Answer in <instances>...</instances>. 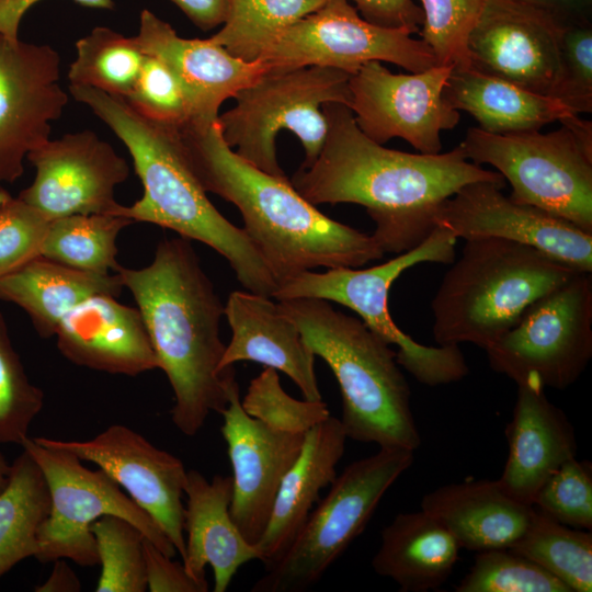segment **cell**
<instances>
[{
  "label": "cell",
  "instance_id": "36",
  "mask_svg": "<svg viewBox=\"0 0 592 592\" xmlns=\"http://www.w3.org/2000/svg\"><path fill=\"white\" fill-rule=\"evenodd\" d=\"M101 573L96 592L147 591L144 534L130 522L104 515L91 527Z\"/></svg>",
  "mask_w": 592,
  "mask_h": 592
},
{
  "label": "cell",
  "instance_id": "33",
  "mask_svg": "<svg viewBox=\"0 0 592 592\" xmlns=\"http://www.w3.org/2000/svg\"><path fill=\"white\" fill-rule=\"evenodd\" d=\"M510 548L539 565L571 592H591V531L561 524L534 508L526 530Z\"/></svg>",
  "mask_w": 592,
  "mask_h": 592
},
{
  "label": "cell",
  "instance_id": "41",
  "mask_svg": "<svg viewBox=\"0 0 592 592\" xmlns=\"http://www.w3.org/2000/svg\"><path fill=\"white\" fill-rule=\"evenodd\" d=\"M532 505L561 524L591 531V463L577 457L566 462L540 487Z\"/></svg>",
  "mask_w": 592,
  "mask_h": 592
},
{
  "label": "cell",
  "instance_id": "16",
  "mask_svg": "<svg viewBox=\"0 0 592 592\" xmlns=\"http://www.w3.org/2000/svg\"><path fill=\"white\" fill-rule=\"evenodd\" d=\"M35 178L18 197L48 220L75 214L117 215L115 187L129 175L127 161L92 130L48 139L26 157Z\"/></svg>",
  "mask_w": 592,
  "mask_h": 592
},
{
  "label": "cell",
  "instance_id": "28",
  "mask_svg": "<svg viewBox=\"0 0 592 592\" xmlns=\"http://www.w3.org/2000/svg\"><path fill=\"white\" fill-rule=\"evenodd\" d=\"M460 549L453 534L423 510L399 513L383 528L372 567L402 592H426L447 580Z\"/></svg>",
  "mask_w": 592,
  "mask_h": 592
},
{
  "label": "cell",
  "instance_id": "43",
  "mask_svg": "<svg viewBox=\"0 0 592 592\" xmlns=\"http://www.w3.org/2000/svg\"><path fill=\"white\" fill-rule=\"evenodd\" d=\"M49 223L20 197L0 202V277L41 255Z\"/></svg>",
  "mask_w": 592,
  "mask_h": 592
},
{
  "label": "cell",
  "instance_id": "51",
  "mask_svg": "<svg viewBox=\"0 0 592 592\" xmlns=\"http://www.w3.org/2000/svg\"><path fill=\"white\" fill-rule=\"evenodd\" d=\"M11 465L8 463L5 457L0 453V492L4 489L8 483L10 476Z\"/></svg>",
  "mask_w": 592,
  "mask_h": 592
},
{
  "label": "cell",
  "instance_id": "17",
  "mask_svg": "<svg viewBox=\"0 0 592 592\" xmlns=\"http://www.w3.org/2000/svg\"><path fill=\"white\" fill-rule=\"evenodd\" d=\"M59 80L52 46L0 35V183L15 182L27 155L49 139L68 103Z\"/></svg>",
  "mask_w": 592,
  "mask_h": 592
},
{
  "label": "cell",
  "instance_id": "21",
  "mask_svg": "<svg viewBox=\"0 0 592 592\" xmlns=\"http://www.w3.org/2000/svg\"><path fill=\"white\" fill-rule=\"evenodd\" d=\"M146 55L158 58L186 91L196 123L218 118L221 103L250 86L267 66L260 59L246 61L229 54L210 38H184L166 21L145 9L135 36Z\"/></svg>",
  "mask_w": 592,
  "mask_h": 592
},
{
  "label": "cell",
  "instance_id": "6",
  "mask_svg": "<svg viewBox=\"0 0 592 592\" xmlns=\"http://www.w3.org/2000/svg\"><path fill=\"white\" fill-rule=\"evenodd\" d=\"M465 241L431 301L439 345L471 343L486 351L534 301L579 272L526 244Z\"/></svg>",
  "mask_w": 592,
  "mask_h": 592
},
{
  "label": "cell",
  "instance_id": "44",
  "mask_svg": "<svg viewBox=\"0 0 592 592\" xmlns=\"http://www.w3.org/2000/svg\"><path fill=\"white\" fill-rule=\"evenodd\" d=\"M553 98L577 114L592 112V24L563 29Z\"/></svg>",
  "mask_w": 592,
  "mask_h": 592
},
{
  "label": "cell",
  "instance_id": "38",
  "mask_svg": "<svg viewBox=\"0 0 592 592\" xmlns=\"http://www.w3.org/2000/svg\"><path fill=\"white\" fill-rule=\"evenodd\" d=\"M240 403L244 412L282 432L305 434L331 414L322 400H298L281 385L276 369H264L251 379Z\"/></svg>",
  "mask_w": 592,
  "mask_h": 592
},
{
  "label": "cell",
  "instance_id": "37",
  "mask_svg": "<svg viewBox=\"0 0 592 592\" xmlns=\"http://www.w3.org/2000/svg\"><path fill=\"white\" fill-rule=\"evenodd\" d=\"M456 592H571L536 562L511 548L477 551Z\"/></svg>",
  "mask_w": 592,
  "mask_h": 592
},
{
  "label": "cell",
  "instance_id": "23",
  "mask_svg": "<svg viewBox=\"0 0 592 592\" xmlns=\"http://www.w3.org/2000/svg\"><path fill=\"white\" fill-rule=\"evenodd\" d=\"M231 329L219 368L225 371L240 361L260 363L287 375L308 400H322L315 354L305 343L297 326L285 316L270 296L234 291L224 305Z\"/></svg>",
  "mask_w": 592,
  "mask_h": 592
},
{
  "label": "cell",
  "instance_id": "5",
  "mask_svg": "<svg viewBox=\"0 0 592 592\" xmlns=\"http://www.w3.org/2000/svg\"><path fill=\"white\" fill-rule=\"evenodd\" d=\"M305 343L332 371L341 391L340 422L348 439L415 451L421 436L411 390L396 351L362 320L318 298L277 300Z\"/></svg>",
  "mask_w": 592,
  "mask_h": 592
},
{
  "label": "cell",
  "instance_id": "25",
  "mask_svg": "<svg viewBox=\"0 0 592 592\" xmlns=\"http://www.w3.org/2000/svg\"><path fill=\"white\" fill-rule=\"evenodd\" d=\"M184 494L186 537L182 563L198 581H207L205 566L209 565L214 574L213 590L225 592L242 565L260 560L257 546L243 537L232 520V478L215 475L208 481L200 471L191 469Z\"/></svg>",
  "mask_w": 592,
  "mask_h": 592
},
{
  "label": "cell",
  "instance_id": "19",
  "mask_svg": "<svg viewBox=\"0 0 592 592\" xmlns=\"http://www.w3.org/2000/svg\"><path fill=\"white\" fill-rule=\"evenodd\" d=\"M565 26L519 0H485L467 41L469 66L553 98Z\"/></svg>",
  "mask_w": 592,
  "mask_h": 592
},
{
  "label": "cell",
  "instance_id": "8",
  "mask_svg": "<svg viewBox=\"0 0 592 592\" xmlns=\"http://www.w3.org/2000/svg\"><path fill=\"white\" fill-rule=\"evenodd\" d=\"M476 164L497 169L517 203L592 234V123L578 115L549 133L492 134L471 127L459 145Z\"/></svg>",
  "mask_w": 592,
  "mask_h": 592
},
{
  "label": "cell",
  "instance_id": "46",
  "mask_svg": "<svg viewBox=\"0 0 592 592\" xmlns=\"http://www.w3.org/2000/svg\"><path fill=\"white\" fill-rule=\"evenodd\" d=\"M361 16L373 24L409 34L419 33L423 12L413 0H351Z\"/></svg>",
  "mask_w": 592,
  "mask_h": 592
},
{
  "label": "cell",
  "instance_id": "52",
  "mask_svg": "<svg viewBox=\"0 0 592 592\" xmlns=\"http://www.w3.org/2000/svg\"><path fill=\"white\" fill-rule=\"evenodd\" d=\"M10 194L5 191L0 189V202L7 198Z\"/></svg>",
  "mask_w": 592,
  "mask_h": 592
},
{
  "label": "cell",
  "instance_id": "3",
  "mask_svg": "<svg viewBox=\"0 0 592 592\" xmlns=\"http://www.w3.org/2000/svg\"><path fill=\"white\" fill-rule=\"evenodd\" d=\"M175 128L202 186L239 209L244 231L277 285L304 271L360 267L385 254L373 235L322 214L287 177L269 174L239 157L223 139L218 118Z\"/></svg>",
  "mask_w": 592,
  "mask_h": 592
},
{
  "label": "cell",
  "instance_id": "4",
  "mask_svg": "<svg viewBox=\"0 0 592 592\" xmlns=\"http://www.w3.org/2000/svg\"><path fill=\"white\" fill-rule=\"evenodd\" d=\"M69 92L113 130L133 159L144 193L134 204L122 205L117 215L210 247L228 261L242 287L272 297L277 286L273 273L244 229L209 201L177 128L147 119L124 99L101 90L69 84Z\"/></svg>",
  "mask_w": 592,
  "mask_h": 592
},
{
  "label": "cell",
  "instance_id": "10",
  "mask_svg": "<svg viewBox=\"0 0 592 592\" xmlns=\"http://www.w3.org/2000/svg\"><path fill=\"white\" fill-rule=\"evenodd\" d=\"M414 460V452L379 447L348 465L330 483L286 550L252 585V592H304L318 583L362 534L382 498Z\"/></svg>",
  "mask_w": 592,
  "mask_h": 592
},
{
  "label": "cell",
  "instance_id": "35",
  "mask_svg": "<svg viewBox=\"0 0 592 592\" xmlns=\"http://www.w3.org/2000/svg\"><path fill=\"white\" fill-rule=\"evenodd\" d=\"M146 54L135 36L104 26L93 29L76 43L70 64V84L86 86L126 99L136 84Z\"/></svg>",
  "mask_w": 592,
  "mask_h": 592
},
{
  "label": "cell",
  "instance_id": "22",
  "mask_svg": "<svg viewBox=\"0 0 592 592\" xmlns=\"http://www.w3.org/2000/svg\"><path fill=\"white\" fill-rule=\"evenodd\" d=\"M55 337L71 363L114 375L137 376L159 368L143 317L106 294L78 304L60 321Z\"/></svg>",
  "mask_w": 592,
  "mask_h": 592
},
{
  "label": "cell",
  "instance_id": "7",
  "mask_svg": "<svg viewBox=\"0 0 592 592\" xmlns=\"http://www.w3.org/2000/svg\"><path fill=\"white\" fill-rule=\"evenodd\" d=\"M456 241L449 231L435 227L422 243L385 263L365 270L304 271L281 282L272 297L277 300L318 298L348 307L375 334L397 346L398 364L419 383L430 387L455 383L469 373L459 345L428 346L414 341L391 319L388 293L392 283L409 267L424 262L452 263Z\"/></svg>",
  "mask_w": 592,
  "mask_h": 592
},
{
  "label": "cell",
  "instance_id": "1",
  "mask_svg": "<svg viewBox=\"0 0 592 592\" xmlns=\"http://www.w3.org/2000/svg\"><path fill=\"white\" fill-rule=\"evenodd\" d=\"M322 110L328 121L323 147L291 183L314 205L363 206L384 253L400 254L422 243L434 230L442 204L463 186L505 185L499 172L471 162L459 146L433 155L389 149L357 127L349 106L326 103Z\"/></svg>",
  "mask_w": 592,
  "mask_h": 592
},
{
  "label": "cell",
  "instance_id": "50",
  "mask_svg": "<svg viewBox=\"0 0 592 592\" xmlns=\"http://www.w3.org/2000/svg\"><path fill=\"white\" fill-rule=\"evenodd\" d=\"M80 590L81 583L66 559L55 560L50 576L35 588L36 592H78Z\"/></svg>",
  "mask_w": 592,
  "mask_h": 592
},
{
  "label": "cell",
  "instance_id": "13",
  "mask_svg": "<svg viewBox=\"0 0 592 592\" xmlns=\"http://www.w3.org/2000/svg\"><path fill=\"white\" fill-rule=\"evenodd\" d=\"M269 70L320 66L350 75L373 60L421 72L437 60L422 39L364 20L349 0H328L286 29L259 58Z\"/></svg>",
  "mask_w": 592,
  "mask_h": 592
},
{
  "label": "cell",
  "instance_id": "30",
  "mask_svg": "<svg viewBox=\"0 0 592 592\" xmlns=\"http://www.w3.org/2000/svg\"><path fill=\"white\" fill-rule=\"evenodd\" d=\"M117 273H96L66 266L42 255L0 277V299L15 304L43 338L54 337L61 319L87 298L119 296Z\"/></svg>",
  "mask_w": 592,
  "mask_h": 592
},
{
  "label": "cell",
  "instance_id": "11",
  "mask_svg": "<svg viewBox=\"0 0 592 592\" xmlns=\"http://www.w3.org/2000/svg\"><path fill=\"white\" fill-rule=\"evenodd\" d=\"M21 446L41 468L48 486L50 509L37 531L39 562L57 559L80 566L99 563L92 525L104 515L134 524L164 555L177 550L162 530L103 470H90L81 459L62 449L26 437Z\"/></svg>",
  "mask_w": 592,
  "mask_h": 592
},
{
  "label": "cell",
  "instance_id": "24",
  "mask_svg": "<svg viewBox=\"0 0 592 592\" xmlns=\"http://www.w3.org/2000/svg\"><path fill=\"white\" fill-rule=\"evenodd\" d=\"M505 436L508 457L498 482L526 504H533L540 487L560 466L577 457L574 428L544 389L517 386Z\"/></svg>",
  "mask_w": 592,
  "mask_h": 592
},
{
  "label": "cell",
  "instance_id": "9",
  "mask_svg": "<svg viewBox=\"0 0 592 592\" xmlns=\"http://www.w3.org/2000/svg\"><path fill=\"white\" fill-rule=\"evenodd\" d=\"M351 75L329 67L309 66L269 70L234 99L235 106L218 115L225 143L258 169L286 177L276 153V137L283 129L298 137L305 152L301 168L321 151L328 121L322 106L340 103L350 107Z\"/></svg>",
  "mask_w": 592,
  "mask_h": 592
},
{
  "label": "cell",
  "instance_id": "31",
  "mask_svg": "<svg viewBox=\"0 0 592 592\" xmlns=\"http://www.w3.org/2000/svg\"><path fill=\"white\" fill-rule=\"evenodd\" d=\"M49 509L45 477L23 449L11 465L8 483L0 492V577L36 555L37 531Z\"/></svg>",
  "mask_w": 592,
  "mask_h": 592
},
{
  "label": "cell",
  "instance_id": "27",
  "mask_svg": "<svg viewBox=\"0 0 592 592\" xmlns=\"http://www.w3.org/2000/svg\"><path fill=\"white\" fill-rule=\"evenodd\" d=\"M421 510L442 523L460 548H510L524 533L533 505L511 497L498 480L469 479L441 486L421 500Z\"/></svg>",
  "mask_w": 592,
  "mask_h": 592
},
{
  "label": "cell",
  "instance_id": "2",
  "mask_svg": "<svg viewBox=\"0 0 592 592\" xmlns=\"http://www.w3.org/2000/svg\"><path fill=\"white\" fill-rule=\"evenodd\" d=\"M132 293L152 349L174 395L171 420L187 436L197 434L212 412L221 413L237 382L232 367L220 371L224 305L185 238L164 239L141 269L115 272Z\"/></svg>",
  "mask_w": 592,
  "mask_h": 592
},
{
  "label": "cell",
  "instance_id": "29",
  "mask_svg": "<svg viewBox=\"0 0 592 592\" xmlns=\"http://www.w3.org/2000/svg\"><path fill=\"white\" fill-rule=\"evenodd\" d=\"M443 98L453 109L469 113L480 129L492 134L539 130L546 124L579 115L555 98L528 91L470 66L452 68Z\"/></svg>",
  "mask_w": 592,
  "mask_h": 592
},
{
  "label": "cell",
  "instance_id": "40",
  "mask_svg": "<svg viewBox=\"0 0 592 592\" xmlns=\"http://www.w3.org/2000/svg\"><path fill=\"white\" fill-rule=\"evenodd\" d=\"M423 23L421 39L434 53L437 64L469 66L468 36L482 10L485 0H420Z\"/></svg>",
  "mask_w": 592,
  "mask_h": 592
},
{
  "label": "cell",
  "instance_id": "48",
  "mask_svg": "<svg viewBox=\"0 0 592 592\" xmlns=\"http://www.w3.org/2000/svg\"><path fill=\"white\" fill-rule=\"evenodd\" d=\"M41 0H0V35L18 41L19 29L25 13ZM77 3L95 9H112L113 0H75Z\"/></svg>",
  "mask_w": 592,
  "mask_h": 592
},
{
  "label": "cell",
  "instance_id": "39",
  "mask_svg": "<svg viewBox=\"0 0 592 592\" xmlns=\"http://www.w3.org/2000/svg\"><path fill=\"white\" fill-rule=\"evenodd\" d=\"M44 406L43 390L31 383L0 314V444H20Z\"/></svg>",
  "mask_w": 592,
  "mask_h": 592
},
{
  "label": "cell",
  "instance_id": "32",
  "mask_svg": "<svg viewBox=\"0 0 592 592\" xmlns=\"http://www.w3.org/2000/svg\"><path fill=\"white\" fill-rule=\"evenodd\" d=\"M130 224L112 214H75L50 220L41 255L81 271L116 272L121 266L116 239Z\"/></svg>",
  "mask_w": 592,
  "mask_h": 592
},
{
  "label": "cell",
  "instance_id": "20",
  "mask_svg": "<svg viewBox=\"0 0 592 592\" xmlns=\"http://www.w3.org/2000/svg\"><path fill=\"white\" fill-rule=\"evenodd\" d=\"M223 437L232 468L230 513L252 545L267 524L280 485L298 457L305 434L274 430L248 415L236 382L220 413Z\"/></svg>",
  "mask_w": 592,
  "mask_h": 592
},
{
  "label": "cell",
  "instance_id": "42",
  "mask_svg": "<svg viewBox=\"0 0 592 592\" xmlns=\"http://www.w3.org/2000/svg\"><path fill=\"white\" fill-rule=\"evenodd\" d=\"M124 100L138 114L159 124L177 127L194 119L183 86L162 61L149 55L135 87Z\"/></svg>",
  "mask_w": 592,
  "mask_h": 592
},
{
  "label": "cell",
  "instance_id": "15",
  "mask_svg": "<svg viewBox=\"0 0 592 592\" xmlns=\"http://www.w3.org/2000/svg\"><path fill=\"white\" fill-rule=\"evenodd\" d=\"M45 446L99 466L158 524L181 558L185 555L182 498L187 470L182 460L123 424L84 440L34 437Z\"/></svg>",
  "mask_w": 592,
  "mask_h": 592
},
{
  "label": "cell",
  "instance_id": "47",
  "mask_svg": "<svg viewBox=\"0 0 592 592\" xmlns=\"http://www.w3.org/2000/svg\"><path fill=\"white\" fill-rule=\"evenodd\" d=\"M557 20L561 25L592 24V0H519Z\"/></svg>",
  "mask_w": 592,
  "mask_h": 592
},
{
  "label": "cell",
  "instance_id": "45",
  "mask_svg": "<svg viewBox=\"0 0 592 592\" xmlns=\"http://www.w3.org/2000/svg\"><path fill=\"white\" fill-rule=\"evenodd\" d=\"M144 558L150 592H207V581L191 577L182 562L173 561L145 537Z\"/></svg>",
  "mask_w": 592,
  "mask_h": 592
},
{
  "label": "cell",
  "instance_id": "34",
  "mask_svg": "<svg viewBox=\"0 0 592 592\" xmlns=\"http://www.w3.org/2000/svg\"><path fill=\"white\" fill-rule=\"evenodd\" d=\"M328 0H229L221 29L209 38L246 61L263 52L289 26Z\"/></svg>",
  "mask_w": 592,
  "mask_h": 592
},
{
  "label": "cell",
  "instance_id": "26",
  "mask_svg": "<svg viewBox=\"0 0 592 592\" xmlns=\"http://www.w3.org/2000/svg\"><path fill=\"white\" fill-rule=\"evenodd\" d=\"M346 439L340 419L332 415L306 432L300 453L280 485L255 545L264 567L286 550L319 501L320 491L337 477Z\"/></svg>",
  "mask_w": 592,
  "mask_h": 592
},
{
  "label": "cell",
  "instance_id": "18",
  "mask_svg": "<svg viewBox=\"0 0 592 592\" xmlns=\"http://www.w3.org/2000/svg\"><path fill=\"white\" fill-rule=\"evenodd\" d=\"M491 182L463 186L447 198L435 227L464 240L497 238L530 246L579 272H592V234L532 205L514 202Z\"/></svg>",
  "mask_w": 592,
  "mask_h": 592
},
{
  "label": "cell",
  "instance_id": "14",
  "mask_svg": "<svg viewBox=\"0 0 592 592\" xmlns=\"http://www.w3.org/2000/svg\"><path fill=\"white\" fill-rule=\"evenodd\" d=\"M452 68L437 65L405 75L391 72L382 61L364 64L349 81L357 127L380 145L398 137L421 153H439L441 133L460 118L443 98Z\"/></svg>",
  "mask_w": 592,
  "mask_h": 592
},
{
  "label": "cell",
  "instance_id": "12",
  "mask_svg": "<svg viewBox=\"0 0 592 592\" xmlns=\"http://www.w3.org/2000/svg\"><path fill=\"white\" fill-rule=\"evenodd\" d=\"M489 366L517 386L566 389L592 358V276L578 272L534 301L487 350Z\"/></svg>",
  "mask_w": 592,
  "mask_h": 592
},
{
  "label": "cell",
  "instance_id": "49",
  "mask_svg": "<svg viewBox=\"0 0 592 592\" xmlns=\"http://www.w3.org/2000/svg\"><path fill=\"white\" fill-rule=\"evenodd\" d=\"M196 26L209 31L226 21L229 10V0H170Z\"/></svg>",
  "mask_w": 592,
  "mask_h": 592
}]
</instances>
